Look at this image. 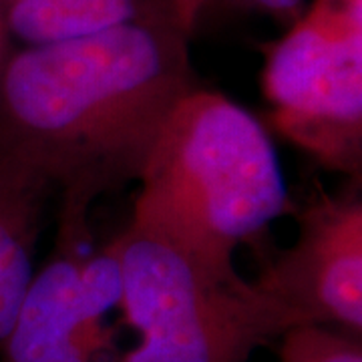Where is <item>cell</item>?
<instances>
[{
    "label": "cell",
    "instance_id": "1",
    "mask_svg": "<svg viewBox=\"0 0 362 362\" xmlns=\"http://www.w3.org/2000/svg\"><path fill=\"white\" fill-rule=\"evenodd\" d=\"M189 39L165 23L113 26L18 51L0 73V159L61 194V211L139 181L175 105L197 87Z\"/></svg>",
    "mask_w": 362,
    "mask_h": 362
},
{
    "label": "cell",
    "instance_id": "2",
    "mask_svg": "<svg viewBox=\"0 0 362 362\" xmlns=\"http://www.w3.org/2000/svg\"><path fill=\"white\" fill-rule=\"evenodd\" d=\"M290 207L266 125L230 97L197 85L157 137L131 220L211 274L233 278L235 252L256 244Z\"/></svg>",
    "mask_w": 362,
    "mask_h": 362
},
{
    "label": "cell",
    "instance_id": "3",
    "mask_svg": "<svg viewBox=\"0 0 362 362\" xmlns=\"http://www.w3.org/2000/svg\"><path fill=\"white\" fill-rule=\"evenodd\" d=\"M119 310L139 342L119 362H247L294 328L240 274L221 278L161 233L129 221L111 242Z\"/></svg>",
    "mask_w": 362,
    "mask_h": 362
},
{
    "label": "cell",
    "instance_id": "4",
    "mask_svg": "<svg viewBox=\"0 0 362 362\" xmlns=\"http://www.w3.org/2000/svg\"><path fill=\"white\" fill-rule=\"evenodd\" d=\"M268 125L330 171L361 181L362 4L312 0L264 51Z\"/></svg>",
    "mask_w": 362,
    "mask_h": 362
},
{
    "label": "cell",
    "instance_id": "5",
    "mask_svg": "<svg viewBox=\"0 0 362 362\" xmlns=\"http://www.w3.org/2000/svg\"><path fill=\"white\" fill-rule=\"evenodd\" d=\"M87 218L59 214L51 258L35 272L0 362H119L107 314L119 308L121 276L113 246L87 250Z\"/></svg>",
    "mask_w": 362,
    "mask_h": 362
},
{
    "label": "cell",
    "instance_id": "6",
    "mask_svg": "<svg viewBox=\"0 0 362 362\" xmlns=\"http://www.w3.org/2000/svg\"><path fill=\"white\" fill-rule=\"evenodd\" d=\"M292 326H328L362 334L361 185L322 194L298 214L294 244L252 282Z\"/></svg>",
    "mask_w": 362,
    "mask_h": 362
},
{
    "label": "cell",
    "instance_id": "7",
    "mask_svg": "<svg viewBox=\"0 0 362 362\" xmlns=\"http://www.w3.org/2000/svg\"><path fill=\"white\" fill-rule=\"evenodd\" d=\"M0 16L26 47L133 23H165L183 30L177 0H0Z\"/></svg>",
    "mask_w": 362,
    "mask_h": 362
},
{
    "label": "cell",
    "instance_id": "8",
    "mask_svg": "<svg viewBox=\"0 0 362 362\" xmlns=\"http://www.w3.org/2000/svg\"><path fill=\"white\" fill-rule=\"evenodd\" d=\"M52 187L28 169L0 159V340L13 326L35 276V250Z\"/></svg>",
    "mask_w": 362,
    "mask_h": 362
},
{
    "label": "cell",
    "instance_id": "9",
    "mask_svg": "<svg viewBox=\"0 0 362 362\" xmlns=\"http://www.w3.org/2000/svg\"><path fill=\"white\" fill-rule=\"evenodd\" d=\"M280 362H362L361 337L328 326H296L280 337Z\"/></svg>",
    "mask_w": 362,
    "mask_h": 362
},
{
    "label": "cell",
    "instance_id": "10",
    "mask_svg": "<svg viewBox=\"0 0 362 362\" xmlns=\"http://www.w3.org/2000/svg\"><path fill=\"white\" fill-rule=\"evenodd\" d=\"M207 0H177V13H180V23L183 30L192 37L197 25V18L204 11Z\"/></svg>",
    "mask_w": 362,
    "mask_h": 362
},
{
    "label": "cell",
    "instance_id": "11",
    "mask_svg": "<svg viewBox=\"0 0 362 362\" xmlns=\"http://www.w3.org/2000/svg\"><path fill=\"white\" fill-rule=\"evenodd\" d=\"M246 2L270 13H292L302 4V0H246Z\"/></svg>",
    "mask_w": 362,
    "mask_h": 362
},
{
    "label": "cell",
    "instance_id": "12",
    "mask_svg": "<svg viewBox=\"0 0 362 362\" xmlns=\"http://www.w3.org/2000/svg\"><path fill=\"white\" fill-rule=\"evenodd\" d=\"M2 28H4V25H2V16H0V37H2Z\"/></svg>",
    "mask_w": 362,
    "mask_h": 362
}]
</instances>
